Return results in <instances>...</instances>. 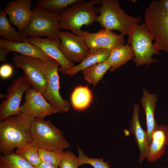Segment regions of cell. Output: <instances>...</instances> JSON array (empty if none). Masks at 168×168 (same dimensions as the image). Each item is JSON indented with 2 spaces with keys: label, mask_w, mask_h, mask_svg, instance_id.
Listing matches in <instances>:
<instances>
[{
  "label": "cell",
  "mask_w": 168,
  "mask_h": 168,
  "mask_svg": "<svg viewBox=\"0 0 168 168\" xmlns=\"http://www.w3.org/2000/svg\"><path fill=\"white\" fill-rule=\"evenodd\" d=\"M39 149L32 142L17 148L15 152L35 167H37L41 162L39 155Z\"/></svg>",
  "instance_id": "25"
},
{
  "label": "cell",
  "mask_w": 168,
  "mask_h": 168,
  "mask_svg": "<svg viewBox=\"0 0 168 168\" xmlns=\"http://www.w3.org/2000/svg\"><path fill=\"white\" fill-rule=\"evenodd\" d=\"M34 118L24 114L9 117L0 122V153L13 152L15 148L33 142L31 131Z\"/></svg>",
  "instance_id": "1"
},
{
  "label": "cell",
  "mask_w": 168,
  "mask_h": 168,
  "mask_svg": "<svg viewBox=\"0 0 168 168\" xmlns=\"http://www.w3.org/2000/svg\"><path fill=\"white\" fill-rule=\"evenodd\" d=\"M0 48L19 54L44 61L53 59L45 54L40 48L31 44L28 41L21 43H13L8 41L2 38L0 40Z\"/></svg>",
  "instance_id": "18"
},
{
  "label": "cell",
  "mask_w": 168,
  "mask_h": 168,
  "mask_svg": "<svg viewBox=\"0 0 168 168\" xmlns=\"http://www.w3.org/2000/svg\"><path fill=\"white\" fill-rule=\"evenodd\" d=\"M134 57L131 46L128 44L117 46L111 50L108 59L111 64L110 72H113Z\"/></svg>",
  "instance_id": "22"
},
{
  "label": "cell",
  "mask_w": 168,
  "mask_h": 168,
  "mask_svg": "<svg viewBox=\"0 0 168 168\" xmlns=\"http://www.w3.org/2000/svg\"><path fill=\"white\" fill-rule=\"evenodd\" d=\"M161 168H168V167H161Z\"/></svg>",
  "instance_id": "35"
},
{
  "label": "cell",
  "mask_w": 168,
  "mask_h": 168,
  "mask_svg": "<svg viewBox=\"0 0 168 168\" xmlns=\"http://www.w3.org/2000/svg\"><path fill=\"white\" fill-rule=\"evenodd\" d=\"M101 5L97 9L99 16L96 21L103 29L119 31L124 35H129L138 25L141 19L134 17L125 13L121 8L117 0H101Z\"/></svg>",
  "instance_id": "3"
},
{
  "label": "cell",
  "mask_w": 168,
  "mask_h": 168,
  "mask_svg": "<svg viewBox=\"0 0 168 168\" xmlns=\"http://www.w3.org/2000/svg\"><path fill=\"white\" fill-rule=\"evenodd\" d=\"M33 142L39 148L52 151H64L70 147L62 131L50 120L35 118L31 123Z\"/></svg>",
  "instance_id": "6"
},
{
  "label": "cell",
  "mask_w": 168,
  "mask_h": 168,
  "mask_svg": "<svg viewBox=\"0 0 168 168\" xmlns=\"http://www.w3.org/2000/svg\"><path fill=\"white\" fill-rule=\"evenodd\" d=\"M142 92L141 103L146 115V131L150 145L152 132L158 126L155 117V112L157 98L155 94H150L146 89H144Z\"/></svg>",
  "instance_id": "19"
},
{
  "label": "cell",
  "mask_w": 168,
  "mask_h": 168,
  "mask_svg": "<svg viewBox=\"0 0 168 168\" xmlns=\"http://www.w3.org/2000/svg\"><path fill=\"white\" fill-rule=\"evenodd\" d=\"M5 9L0 10V35L8 41L21 43L28 41V37L24 33L16 31L7 18Z\"/></svg>",
  "instance_id": "21"
},
{
  "label": "cell",
  "mask_w": 168,
  "mask_h": 168,
  "mask_svg": "<svg viewBox=\"0 0 168 168\" xmlns=\"http://www.w3.org/2000/svg\"><path fill=\"white\" fill-rule=\"evenodd\" d=\"M111 50L102 49H90L83 60L66 72L65 74L72 77L78 72L93 65L104 62L108 59Z\"/></svg>",
  "instance_id": "20"
},
{
  "label": "cell",
  "mask_w": 168,
  "mask_h": 168,
  "mask_svg": "<svg viewBox=\"0 0 168 168\" xmlns=\"http://www.w3.org/2000/svg\"><path fill=\"white\" fill-rule=\"evenodd\" d=\"M107 59L104 62L93 65L82 71L84 79L95 86L102 79L105 74L111 67Z\"/></svg>",
  "instance_id": "24"
},
{
  "label": "cell",
  "mask_w": 168,
  "mask_h": 168,
  "mask_svg": "<svg viewBox=\"0 0 168 168\" xmlns=\"http://www.w3.org/2000/svg\"><path fill=\"white\" fill-rule=\"evenodd\" d=\"M78 0H39L36 7L48 11L60 13Z\"/></svg>",
  "instance_id": "27"
},
{
  "label": "cell",
  "mask_w": 168,
  "mask_h": 168,
  "mask_svg": "<svg viewBox=\"0 0 168 168\" xmlns=\"http://www.w3.org/2000/svg\"><path fill=\"white\" fill-rule=\"evenodd\" d=\"M0 168H36L15 152L2 155L0 157Z\"/></svg>",
  "instance_id": "26"
},
{
  "label": "cell",
  "mask_w": 168,
  "mask_h": 168,
  "mask_svg": "<svg viewBox=\"0 0 168 168\" xmlns=\"http://www.w3.org/2000/svg\"><path fill=\"white\" fill-rule=\"evenodd\" d=\"M12 60L16 67L23 70L32 88L43 95L46 88V79L44 74L31 65L25 56L14 53Z\"/></svg>",
  "instance_id": "15"
},
{
  "label": "cell",
  "mask_w": 168,
  "mask_h": 168,
  "mask_svg": "<svg viewBox=\"0 0 168 168\" xmlns=\"http://www.w3.org/2000/svg\"><path fill=\"white\" fill-rule=\"evenodd\" d=\"M90 49H104L111 50L124 44V36L103 29L96 33L84 31L83 36Z\"/></svg>",
  "instance_id": "13"
},
{
  "label": "cell",
  "mask_w": 168,
  "mask_h": 168,
  "mask_svg": "<svg viewBox=\"0 0 168 168\" xmlns=\"http://www.w3.org/2000/svg\"><path fill=\"white\" fill-rule=\"evenodd\" d=\"M139 105L135 103L133 108V114L130 121V132L134 136L140 152L139 161L140 163L147 156L149 144L147 131L141 126L139 117Z\"/></svg>",
  "instance_id": "16"
},
{
  "label": "cell",
  "mask_w": 168,
  "mask_h": 168,
  "mask_svg": "<svg viewBox=\"0 0 168 168\" xmlns=\"http://www.w3.org/2000/svg\"><path fill=\"white\" fill-rule=\"evenodd\" d=\"M6 95L2 94H0V98H2L3 97H6Z\"/></svg>",
  "instance_id": "34"
},
{
  "label": "cell",
  "mask_w": 168,
  "mask_h": 168,
  "mask_svg": "<svg viewBox=\"0 0 168 168\" xmlns=\"http://www.w3.org/2000/svg\"><path fill=\"white\" fill-rule=\"evenodd\" d=\"M168 145V126L161 125L152 132L151 144L146 158L150 163L156 161L165 153Z\"/></svg>",
  "instance_id": "17"
},
{
  "label": "cell",
  "mask_w": 168,
  "mask_h": 168,
  "mask_svg": "<svg viewBox=\"0 0 168 168\" xmlns=\"http://www.w3.org/2000/svg\"><path fill=\"white\" fill-rule=\"evenodd\" d=\"M101 3L100 0H78L60 13V29L69 30L83 36L84 31L81 30L82 27L90 26L96 21L97 9L94 6Z\"/></svg>",
  "instance_id": "2"
},
{
  "label": "cell",
  "mask_w": 168,
  "mask_h": 168,
  "mask_svg": "<svg viewBox=\"0 0 168 168\" xmlns=\"http://www.w3.org/2000/svg\"><path fill=\"white\" fill-rule=\"evenodd\" d=\"M59 36L58 47L63 55L73 63H81L90 50L84 37L67 31H60Z\"/></svg>",
  "instance_id": "11"
},
{
  "label": "cell",
  "mask_w": 168,
  "mask_h": 168,
  "mask_svg": "<svg viewBox=\"0 0 168 168\" xmlns=\"http://www.w3.org/2000/svg\"><path fill=\"white\" fill-rule=\"evenodd\" d=\"M92 98V92L87 86H78L74 88L71 95V105L74 110L82 111L89 107Z\"/></svg>",
  "instance_id": "23"
},
{
  "label": "cell",
  "mask_w": 168,
  "mask_h": 168,
  "mask_svg": "<svg viewBox=\"0 0 168 168\" xmlns=\"http://www.w3.org/2000/svg\"><path fill=\"white\" fill-rule=\"evenodd\" d=\"M32 6L31 0H16L10 2L5 7L10 23L21 32L23 33L30 22L33 14Z\"/></svg>",
  "instance_id": "12"
},
{
  "label": "cell",
  "mask_w": 168,
  "mask_h": 168,
  "mask_svg": "<svg viewBox=\"0 0 168 168\" xmlns=\"http://www.w3.org/2000/svg\"><path fill=\"white\" fill-rule=\"evenodd\" d=\"M167 152H168V151H167Z\"/></svg>",
  "instance_id": "36"
},
{
  "label": "cell",
  "mask_w": 168,
  "mask_h": 168,
  "mask_svg": "<svg viewBox=\"0 0 168 168\" xmlns=\"http://www.w3.org/2000/svg\"><path fill=\"white\" fill-rule=\"evenodd\" d=\"M127 44L132 48L134 53V62L137 66H148L159 60L152 58L154 54H160L154 49L153 36L147 29L145 23L136 26L128 35Z\"/></svg>",
  "instance_id": "8"
},
{
  "label": "cell",
  "mask_w": 168,
  "mask_h": 168,
  "mask_svg": "<svg viewBox=\"0 0 168 168\" xmlns=\"http://www.w3.org/2000/svg\"><path fill=\"white\" fill-rule=\"evenodd\" d=\"M10 51L7 50L0 48V61L1 62H5L7 60V56Z\"/></svg>",
  "instance_id": "32"
},
{
  "label": "cell",
  "mask_w": 168,
  "mask_h": 168,
  "mask_svg": "<svg viewBox=\"0 0 168 168\" xmlns=\"http://www.w3.org/2000/svg\"><path fill=\"white\" fill-rule=\"evenodd\" d=\"M13 72L12 66L7 63L2 65L0 67V76L3 79H7L12 75Z\"/></svg>",
  "instance_id": "31"
},
{
  "label": "cell",
  "mask_w": 168,
  "mask_h": 168,
  "mask_svg": "<svg viewBox=\"0 0 168 168\" xmlns=\"http://www.w3.org/2000/svg\"><path fill=\"white\" fill-rule=\"evenodd\" d=\"M36 168H57L50 164H49L41 161V162L40 165Z\"/></svg>",
  "instance_id": "33"
},
{
  "label": "cell",
  "mask_w": 168,
  "mask_h": 168,
  "mask_svg": "<svg viewBox=\"0 0 168 168\" xmlns=\"http://www.w3.org/2000/svg\"><path fill=\"white\" fill-rule=\"evenodd\" d=\"M77 157L70 151H64L58 168H78Z\"/></svg>",
  "instance_id": "30"
},
{
  "label": "cell",
  "mask_w": 168,
  "mask_h": 168,
  "mask_svg": "<svg viewBox=\"0 0 168 168\" xmlns=\"http://www.w3.org/2000/svg\"><path fill=\"white\" fill-rule=\"evenodd\" d=\"M25 101L19 108L20 114L33 118L44 119L46 117L59 113L43 95L30 87L25 92Z\"/></svg>",
  "instance_id": "10"
},
{
  "label": "cell",
  "mask_w": 168,
  "mask_h": 168,
  "mask_svg": "<svg viewBox=\"0 0 168 168\" xmlns=\"http://www.w3.org/2000/svg\"><path fill=\"white\" fill-rule=\"evenodd\" d=\"M78 152L77 157V162L79 166L83 164H88L94 168H110L109 163V161L105 162L103 158H90L88 157L84 152L77 147Z\"/></svg>",
  "instance_id": "29"
},
{
  "label": "cell",
  "mask_w": 168,
  "mask_h": 168,
  "mask_svg": "<svg viewBox=\"0 0 168 168\" xmlns=\"http://www.w3.org/2000/svg\"><path fill=\"white\" fill-rule=\"evenodd\" d=\"M64 151H52L39 148V155L41 160L45 162L51 164L58 168L63 156Z\"/></svg>",
  "instance_id": "28"
},
{
  "label": "cell",
  "mask_w": 168,
  "mask_h": 168,
  "mask_svg": "<svg viewBox=\"0 0 168 168\" xmlns=\"http://www.w3.org/2000/svg\"><path fill=\"white\" fill-rule=\"evenodd\" d=\"M25 57L31 65L40 71L45 76L46 88L43 96L46 100L60 112H68L71 108L70 104L68 100L62 98L59 92V63L53 59L44 61Z\"/></svg>",
  "instance_id": "5"
},
{
  "label": "cell",
  "mask_w": 168,
  "mask_h": 168,
  "mask_svg": "<svg viewBox=\"0 0 168 168\" xmlns=\"http://www.w3.org/2000/svg\"><path fill=\"white\" fill-rule=\"evenodd\" d=\"M28 41L40 48L45 54L58 62L60 67L59 72L65 74L75 65L68 59L61 52L58 47L59 44L48 38L29 37Z\"/></svg>",
  "instance_id": "14"
},
{
  "label": "cell",
  "mask_w": 168,
  "mask_h": 168,
  "mask_svg": "<svg viewBox=\"0 0 168 168\" xmlns=\"http://www.w3.org/2000/svg\"><path fill=\"white\" fill-rule=\"evenodd\" d=\"M144 17L147 29L154 37V49L168 54V0L152 1Z\"/></svg>",
  "instance_id": "4"
},
{
  "label": "cell",
  "mask_w": 168,
  "mask_h": 168,
  "mask_svg": "<svg viewBox=\"0 0 168 168\" xmlns=\"http://www.w3.org/2000/svg\"><path fill=\"white\" fill-rule=\"evenodd\" d=\"M31 85L24 75L15 79L8 87L6 99L0 105V120L20 114V102L23 94L30 88Z\"/></svg>",
  "instance_id": "9"
},
{
  "label": "cell",
  "mask_w": 168,
  "mask_h": 168,
  "mask_svg": "<svg viewBox=\"0 0 168 168\" xmlns=\"http://www.w3.org/2000/svg\"><path fill=\"white\" fill-rule=\"evenodd\" d=\"M33 8L32 16L23 33L31 37L45 36L60 44V13L52 12L36 6Z\"/></svg>",
  "instance_id": "7"
}]
</instances>
